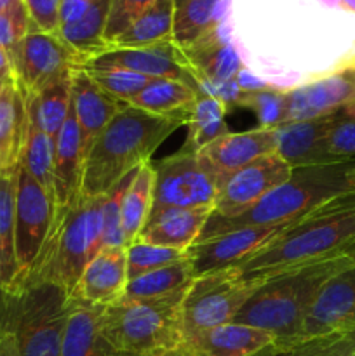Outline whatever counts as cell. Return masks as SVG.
Segmentation results:
<instances>
[{"mask_svg": "<svg viewBox=\"0 0 355 356\" xmlns=\"http://www.w3.org/2000/svg\"><path fill=\"white\" fill-rule=\"evenodd\" d=\"M94 0H61V10H59V28L77 23L84 14L87 13Z\"/></svg>", "mask_w": 355, "mask_h": 356, "instance_id": "cell-47", "label": "cell"}, {"mask_svg": "<svg viewBox=\"0 0 355 356\" xmlns=\"http://www.w3.org/2000/svg\"><path fill=\"white\" fill-rule=\"evenodd\" d=\"M274 152H277L275 129L258 127L246 132H226L198 149L197 156L202 165L216 177L221 190L233 172Z\"/></svg>", "mask_w": 355, "mask_h": 356, "instance_id": "cell-17", "label": "cell"}, {"mask_svg": "<svg viewBox=\"0 0 355 356\" xmlns=\"http://www.w3.org/2000/svg\"><path fill=\"white\" fill-rule=\"evenodd\" d=\"M327 153L331 159L355 160V101L345 106L343 117L327 136Z\"/></svg>", "mask_w": 355, "mask_h": 356, "instance_id": "cell-42", "label": "cell"}, {"mask_svg": "<svg viewBox=\"0 0 355 356\" xmlns=\"http://www.w3.org/2000/svg\"><path fill=\"white\" fill-rule=\"evenodd\" d=\"M303 351L315 356H355V343L341 336H327L319 339L301 341L294 344Z\"/></svg>", "mask_w": 355, "mask_h": 356, "instance_id": "cell-45", "label": "cell"}, {"mask_svg": "<svg viewBox=\"0 0 355 356\" xmlns=\"http://www.w3.org/2000/svg\"><path fill=\"white\" fill-rule=\"evenodd\" d=\"M197 83L180 79H153L131 101V106L155 115H171L190 111L198 97Z\"/></svg>", "mask_w": 355, "mask_h": 356, "instance_id": "cell-31", "label": "cell"}, {"mask_svg": "<svg viewBox=\"0 0 355 356\" xmlns=\"http://www.w3.org/2000/svg\"><path fill=\"white\" fill-rule=\"evenodd\" d=\"M6 86H7V82H6V80H2V79H0V94L3 92V89H6Z\"/></svg>", "mask_w": 355, "mask_h": 356, "instance_id": "cell-57", "label": "cell"}, {"mask_svg": "<svg viewBox=\"0 0 355 356\" xmlns=\"http://www.w3.org/2000/svg\"><path fill=\"white\" fill-rule=\"evenodd\" d=\"M0 79L6 80V82L14 80L13 61H10V56L2 47H0Z\"/></svg>", "mask_w": 355, "mask_h": 356, "instance_id": "cell-49", "label": "cell"}, {"mask_svg": "<svg viewBox=\"0 0 355 356\" xmlns=\"http://www.w3.org/2000/svg\"><path fill=\"white\" fill-rule=\"evenodd\" d=\"M23 0H0V13H9V10L23 7Z\"/></svg>", "mask_w": 355, "mask_h": 356, "instance_id": "cell-52", "label": "cell"}, {"mask_svg": "<svg viewBox=\"0 0 355 356\" xmlns=\"http://www.w3.org/2000/svg\"><path fill=\"white\" fill-rule=\"evenodd\" d=\"M341 337H345V339H348V341H354L355 343V330H352V332L345 334V336H341Z\"/></svg>", "mask_w": 355, "mask_h": 356, "instance_id": "cell-56", "label": "cell"}, {"mask_svg": "<svg viewBox=\"0 0 355 356\" xmlns=\"http://www.w3.org/2000/svg\"><path fill=\"white\" fill-rule=\"evenodd\" d=\"M54 200L19 165L16 186V259L17 277L14 291H23L38 257L47 243L54 222Z\"/></svg>", "mask_w": 355, "mask_h": 356, "instance_id": "cell-9", "label": "cell"}, {"mask_svg": "<svg viewBox=\"0 0 355 356\" xmlns=\"http://www.w3.org/2000/svg\"><path fill=\"white\" fill-rule=\"evenodd\" d=\"M138 169L122 177L106 195L103 202V249L127 247V240L122 229V198L127 191L129 184L134 179Z\"/></svg>", "mask_w": 355, "mask_h": 356, "instance_id": "cell-39", "label": "cell"}, {"mask_svg": "<svg viewBox=\"0 0 355 356\" xmlns=\"http://www.w3.org/2000/svg\"><path fill=\"white\" fill-rule=\"evenodd\" d=\"M33 30L58 35L61 0H23Z\"/></svg>", "mask_w": 355, "mask_h": 356, "instance_id": "cell-44", "label": "cell"}, {"mask_svg": "<svg viewBox=\"0 0 355 356\" xmlns=\"http://www.w3.org/2000/svg\"><path fill=\"white\" fill-rule=\"evenodd\" d=\"M187 356H197V355H194V353H190V351L187 350Z\"/></svg>", "mask_w": 355, "mask_h": 356, "instance_id": "cell-59", "label": "cell"}, {"mask_svg": "<svg viewBox=\"0 0 355 356\" xmlns=\"http://www.w3.org/2000/svg\"><path fill=\"white\" fill-rule=\"evenodd\" d=\"M345 106L324 117L305 122H289L275 129L277 134V153L291 167L322 165L333 163L327 153V136L331 129L343 117ZM341 162V160H340Z\"/></svg>", "mask_w": 355, "mask_h": 356, "instance_id": "cell-19", "label": "cell"}, {"mask_svg": "<svg viewBox=\"0 0 355 356\" xmlns=\"http://www.w3.org/2000/svg\"><path fill=\"white\" fill-rule=\"evenodd\" d=\"M90 79L115 99L122 103H131L143 89L150 83L148 76L125 70H86Z\"/></svg>", "mask_w": 355, "mask_h": 356, "instance_id": "cell-40", "label": "cell"}, {"mask_svg": "<svg viewBox=\"0 0 355 356\" xmlns=\"http://www.w3.org/2000/svg\"><path fill=\"white\" fill-rule=\"evenodd\" d=\"M75 72V70H73ZM61 76L33 94H26L28 120L56 139L72 110V75Z\"/></svg>", "mask_w": 355, "mask_h": 356, "instance_id": "cell-27", "label": "cell"}, {"mask_svg": "<svg viewBox=\"0 0 355 356\" xmlns=\"http://www.w3.org/2000/svg\"><path fill=\"white\" fill-rule=\"evenodd\" d=\"M110 6L111 0H94L93 6L77 23L59 28L58 37L82 56V63L90 56L104 51L103 35Z\"/></svg>", "mask_w": 355, "mask_h": 356, "instance_id": "cell-34", "label": "cell"}, {"mask_svg": "<svg viewBox=\"0 0 355 356\" xmlns=\"http://www.w3.org/2000/svg\"><path fill=\"white\" fill-rule=\"evenodd\" d=\"M352 330H355V263L334 275L320 289L306 313L299 343L345 336Z\"/></svg>", "mask_w": 355, "mask_h": 356, "instance_id": "cell-14", "label": "cell"}, {"mask_svg": "<svg viewBox=\"0 0 355 356\" xmlns=\"http://www.w3.org/2000/svg\"><path fill=\"white\" fill-rule=\"evenodd\" d=\"M146 356H187V348H174V350H160V351H153V353L146 355Z\"/></svg>", "mask_w": 355, "mask_h": 356, "instance_id": "cell-51", "label": "cell"}, {"mask_svg": "<svg viewBox=\"0 0 355 356\" xmlns=\"http://www.w3.org/2000/svg\"><path fill=\"white\" fill-rule=\"evenodd\" d=\"M7 294V292H6ZM19 356H61L70 299L52 284H33L7 294Z\"/></svg>", "mask_w": 355, "mask_h": 356, "instance_id": "cell-7", "label": "cell"}, {"mask_svg": "<svg viewBox=\"0 0 355 356\" xmlns=\"http://www.w3.org/2000/svg\"><path fill=\"white\" fill-rule=\"evenodd\" d=\"M153 170L155 186L152 211L166 207H214L219 184L202 165L197 153L180 149L155 163Z\"/></svg>", "mask_w": 355, "mask_h": 356, "instance_id": "cell-10", "label": "cell"}, {"mask_svg": "<svg viewBox=\"0 0 355 356\" xmlns=\"http://www.w3.org/2000/svg\"><path fill=\"white\" fill-rule=\"evenodd\" d=\"M104 195L80 197L79 202L52 225L47 243L24 287L52 284L72 296L87 264L103 249Z\"/></svg>", "mask_w": 355, "mask_h": 356, "instance_id": "cell-6", "label": "cell"}, {"mask_svg": "<svg viewBox=\"0 0 355 356\" xmlns=\"http://www.w3.org/2000/svg\"><path fill=\"white\" fill-rule=\"evenodd\" d=\"M274 343L270 332L230 322L187 337L184 348L197 356H256Z\"/></svg>", "mask_w": 355, "mask_h": 356, "instance_id": "cell-23", "label": "cell"}, {"mask_svg": "<svg viewBox=\"0 0 355 356\" xmlns=\"http://www.w3.org/2000/svg\"><path fill=\"white\" fill-rule=\"evenodd\" d=\"M127 252V278L132 280L136 277L148 273V271L159 270V268L169 266V264L180 263L188 259V250L171 249V247L153 245V243L134 242L125 247Z\"/></svg>", "mask_w": 355, "mask_h": 356, "instance_id": "cell-37", "label": "cell"}, {"mask_svg": "<svg viewBox=\"0 0 355 356\" xmlns=\"http://www.w3.org/2000/svg\"><path fill=\"white\" fill-rule=\"evenodd\" d=\"M16 186L17 170L0 176V292L14 291L16 259Z\"/></svg>", "mask_w": 355, "mask_h": 356, "instance_id": "cell-28", "label": "cell"}, {"mask_svg": "<svg viewBox=\"0 0 355 356\" xmlns=\"http://www.w3.org/2000/svg\"><path fill=\"white\" fill-rule=\"evenodd\" d=\"M230 0H174L173 44L187 49L225 23Z\"/></svg>", "mask_w": 355, "mask_h": 356, "instance_id": "cell-26", "label": "cell"}, {"mask_svg": "<svg viewBox=\"0 0 355 356\" xmlns=\"http://www.w3.org/2000/svg\"><path fill=\"white\" fill-rule=\"evenodd\" d=\"M26 122V101L16 80H10L0 94V176L19 169Z\"/></svg>", "mask_w": 355, "mask_h": 356, "instance_id": "cell-25", "label": "cell"}, {"mask_svg": "<svg viewBox=\"0 0 355 356\" xmlns=\"http://www.w3.org/2000/svg\"><path fill=\"white\" fill-rule=\"evenodd\" d=\"M341 9L355 13V0H341Z\"/></svg>", "mask_w": 355, "mask_h": 356, "instance_id": "cell-53", "label": "cell"}, {"mask_svg": "<svg viewBox=\"0 0 355 356\" xmlns=\"http://www.w3.org/2000/svg\"><path fill=\"white\" fill-rule=\"evenodd\" d=\"M352 190H355V160L292 167L287 181L274 188L244 214L228 219L211 216L195 243L205 242L244 226L296 221L319 205Z\"/></svg>", "mask_w": 355, "mask_h": 356, "instance_id": "cell-4", "label": "cell"}, {"mask_svg": "<svg viewBox=\"0 0 355 356\" xmlns=\"http://www.w3.org/2000/svg\"><path fill=\"white\" fill-rule=\"evenodd\" d=\"M84 70H125L148 79H180L195 82L190 65L173 42L132 49H104L82 63Z\"/></svg>", "mask_w": 355, "mask_h": 356, "instance_id": "cell-15", "label": "cell"}, {"mask_svg": "<svg viewBox=\"0 0 355 356\" xmlns=\"http://www.w3.org/2000/svg\"><path fill=\"white\" fill-rule=\"evenodd\" d=\"M285 124L324 117L355 101V70L348 63L329 75L285 92Z\"/></svg>", "mask_w": 355, "mask_h": 356, "instance_id": "cell-16", "label": "cell"}, {"mask_svg": "<svg viewBox=\"0 0 355 356\" xmlns=\"http://www.w3.org/2000/svg\"><path fill=\"white\" fill-rule=\"evenodd\" d=\"M0 356H19L7 308V294L0 292Z\"/></svg>", "mask_w": 355, "mask_h": 356, "instance_id": "cell-46", "label": "cell"}, {"mask_svg": "<svg viewBox=\"0 0 355 356\" xmlns=\"http://www.w3.org/2000/svg\"><path fill=\"white\" fill-rule=\"evenodd\" d=\"M153 186H155V170L152 162H146L139 167L122 198V229L127 245L138 238L148 221L153 205Z\"/></svg>", "mask_w": 355, "mask_h": 356, "instance_id": "cell-32", "label": "cell"}, {"mask_svg": "<svg viewBox=\"0 0 355 356\" xmlns=\"http://www.w3.org/2000/svg\"><path fill=\"white\" fill-rule=\"evenodd\" d=\"M181 52L190 65V73L195 82H228L235 80L242 72V59L235 45L225 35L223 24Z\"/></svg>", "mask_w": 355, "mask_h": 356, "instance_id": "cell-24", "label": "cell"}, {"mask_svg": "<svg viewBox=\"0 0 355 356\" xmlns=\"http://www.w3.org/2000/svg\"><path fill=\"white\" fill-rule=\"evenodd\" d=\"M188 287L157 298H125L103 308L101 337L111 356H146L184 346L183 302Z\"/></svg>", "mask_w": 355, "mask_h": 356, "instance_id": "cell-5", "label": "cell"}, {"mask_svg": "<svg viewBox=\"0 0 355 356\" xmlns=\"http://www.w3.org/2000/svg\"><path fill=\"white\" fill-rule=\"evenodd\" d=\"M296 221H287L282 225L244 226L205 242L195 243L188 249L195 277L226 270V268L242 266L256 254H260L265 247L270 245L285 229L291 228Z\"/></svg>", "mask_w": 355, "mask_h": 356, "instance_id": "cell-12", "label": "cell"}, {"mask_svg": "<svg viewBox=\"0 0 355 356\" xmlns=\"http://www.w3.org/2000/svg\"><path fill=\"white\" fill-rule=\"evenodd\" d=\"M292 167L277 152L242 167L226 179L214 202L216 218H237L249 211L265 195L287 181Z\"/></svg>", "mask_w": 355, "mask_h": 356, "instance_id": "cell-13", "label": "cell"}, {"mask_svg": "<svg viewBox=\"0 0 355 356\" xmlns=\"http://www.w3.org/2000/svg\"><path fill=\"white\" fill-rule=\"evenodd\" d=\"M345 252H355V190L301 216L270 245L237 268L242 280L265 282L291 268Z\"/></svg>", "mask_w": 355, "mask_h": 356, "instance_id": "cell-2", "label": "cell"}, {"mask_svg": "<svg viewBox=\"0 0 355 356\" xmlns=\"http://www.w3.org/2000/svg\"><path fill=\"white\" fill-rule=\"evenodd\" d=\"M82 145L73 106L56 136L54 165H52V186H54V222L59 221L80 198L84 172ZM52 222V225H54Z\"/></svg>", "mask_w": 355, "mask_h": 356, "instance_id": "cell-20", "label": "cell"}, {"mask_svg": "<svg viewBox=\"0 0 355 356\" xmlns=\"http://www.w3.org/2000/svg\"><path fill=\"white\" fill-rule=\"evenodd\" d=\"M226 108L228 106L216 97L198 94L194 106L190 108L187 122L188 134L181 149L197 153L205 145L225 136L228 132V125L225 120Z\"/></svg>", "mask_w": 355, "mask_h": 356, "instance_id": "cell-33", "label": "cell"}, {"mask_svg": "<svg viewBox=\"0 0 355 356\" xmlns=\"http://www.w3.org/2000/svg\"><path fill=\"white\" fill-rule=\"evenodd\" d=\"M30 30L31 23L24 6L9 13H0V47L9 56H13L17 44Z\"/></svg>", "mask_w": 355, "mask_h": 356, "instance_id": "cell-43", "label": "cell"}, {"mask_svg": "<svg viewBox=\"0 0 355 356\" xmlns=\"http://www.w3.org/2000/svg\"><path fill=\"white\" fill-rule=\"evenodd\" d=\"M274 346H275V343H274ZM275 350H277L278 356H315V355L306 353V351H303L301 348H298V346H291V348H277V346H275Z\"/></svg>", "mask_w": 355, "mask_h": 356, "instance_id": "cell-50", "label": "cell"}, {"mask_svg": "<svg viewBox=\"0 0 355 356\" xmlns=\"http://www.w3.org/2000/svg\"><path fill=\"white\" fill-rule=\"evenodd\" d=\"M261 284V280H242L237 266L195 277L183 302L184 341L194 334L233 322Z\"/></svg>", "mask_w": 355, "mask_h": 356, "instance_id": "cell-8", "label": "cell"}, {"mask_svg": "<svg viewBox=\"0 0 355 356\" xmlns=\"http://www.w3.org/2000/svg\"><path fill=\"white\" fill-rule=\"evenodd\" d=\"M155 0H111L108 13L106 28H104L103 42L104 49L117 37H120Z\"/></svg>", "mask_w": 355, "mask_h": 356, "instance_id": "cell-41", "label": "cell"}, {"mask_svg": "<svg viewBox=\"0 0 355 356\" xmlns=\"http://www.w3.org/2000/svg\"><path fill=\"white\" fill-rule=\"evenodd\" d=\"M214 207H166L152 211L136 240L171 249L188 250L200 235Z\"/></svg>", "mask_w": 355, "mask_h": 356, "instance_id": "cell-22", "label": "cell"}, {"mask_svg": "<svg viewBox=\"0 0 355 356\" xmlns=\"http://www.w3.org/2000/svg\"><path fill=\"white\" fill-rule=\"evenodd\" d=\"M174 0H155L106 49H132L173 42Z\"/></svg>", "mask_w": 355, "mask_h": 356, "instance_id": "cell-30", "label": "cell"}, {"mask_svg": "<svg viewBox=\"0 0 355 356\" xmlns=\"http://www.w3.org/2000/svg\"><path fill=\"white\" fill-rule=\"evenodd\" d=\"M256 356H278V353H277V350H275L274 344H271L270 348H267V350H263L261 353H258Z\"/></svg>", "mask_w": 355, "mask_h": 356, "instance_id": "cell-55", "label": "cell"}, {"mask_svg": "<svg viewBox=\"0 0 355 356\" xmlns=\"http://www.w3.org/2000/svg\"><path fill=\"white\" fill-rule=\"evenodd\" d=\"M322 6L326 7H331V9H334V7H340L341 9V0H319Z\"/></svg>", "mask_w": 355, "mask_h": 356, "instance_id": "cell-54", "label": "cell"}, {"mask_svg": "<svg viewBox=\"0 0 355 356\" xmlns=\"http://www.w3.org/2000/svg\"><path fill=\"white\" fill-rule=\"evenodd\" d=\"M237 83H239L240 89L244 90V92H251V90H260V89H265V83L261 82L260 79H256V76H253L251 73L247 72H240L239 75H237Z\"/></svg>", "mask_w": 355, "mask_h": 356, "instance_id": "cell-48", "label": "cell"}, {"mask_svg": "<svg viewBox=\"0 0 355 356\" xmlns=\"http://www.w3.org/2000/svg\"><path fill=\"white\" fill-rule=\"evenodd\" d=\"M10 61L14 80L26 96L80 68L82 56L65 44L58 35L31 28L17 44Z\"/></svg>", "mask_w": 355, "mask_h": 356, "instance_id": "cell-11", "label": "cell"}, {"mask_svg": "<svg viewBox=\"0 0 355 356\" xmlns=\"http://www.w3.org/2000/svg\"><path fill=\"white\" fill-rule=\"evenodd\" d=\"M72 106L79 125L82 155L86 159L94 141L125 103L108 96L86 70L77 68L72 75Z\"/></svg>", "mask_w": 355, "mask_h": 356, "instance_id": "cell-21", "label": "cell"}, {"mask_svg": "<svg viewBox=\"0 0 355 356\" xmlns=\"http://www.w3.org/2000/svg\"><path fill=\"white\" fill-rule=\"evenodd\" d=\"M101 313L103 308H90L70 301L61 356H111L101 337Z\"/></svg>", "mask_w": 355, "mask_h": 356, "instance_id": "cell-29", "label": "cell"}, {"mask_svg": "<svg viewBox=\"0 0 355 356\" xmlns=\"http://www.w3.org/2000/svg\"><path fill=\"white\" fill-rule=\"evenodd\" d=\"M354 263L355 252H345L275 275L258 287L233 322L270 332L277 348L294 346L320 289Z\"/></svg>", "mask_w": 355, "mask_h": 356, "instance_id": "cell-3", "label": "cell"}, {"mask_svg": "<svg viewBox=\"0 0 355 356\" xmlns=\"http://www.w3.org/2000/svg\"><path fill=\"white\" fill-rule=\"evenodd\" d=\"M127 282L125 247L101 249L82 271L68 299L90 308H106L124 296Z\"/></svg>", "mask_w": 355, "mask_h": 356, "instance_id": "cell-18", "label": "cell"}, {"mask_svg": "<svg viewBox=\"0 0 355 356\" xmlns=\"http://www.w3.org/2000/svg\"><path fill=\"white\" fill-rule=\"evenodd\" d=\"M237 106H244L256 115L261 129H277L285 124V106L287 97L285 92L265 87L260 90L244 92Z\"/></svg>", "mask_w": 355, "mask_h": 356, "instance_id": "cell-38", "label": "cell"}, {"mask_svg": "<svg viewBox=\"0 0 355 356\" xmlns=\"http://www.w3.org/2000/svg\"><path fill=\"white\" fill-rule=\"evenodd\" d=\"M348 63V65H350L352 66V68H354L355 70V56H354V58H352L350 59V61H347Z\"/></svg>", "mask_w": 355, "mask_h": 356, "instance_id": "cell-58", "label": "cell"}, {"mask_svg": "<svg viewBox=\"0 0 355 356\" xmlns=\"http://www.w3.org/2000/svg\"><path fill=\"white\" fill-rule=\"evenodd\" d=\"M188 115L190 111L155 115L125 104L87 153L80 197L106 195L122 177L150 162L157 148L187 125Z\"/></svg>", "mask_w": 355, "mask_h": 356, "instance_id": "cell-1", "label": "cell"}, {"mask_svg": "<svg viewBox=\"0 0 355 356\" xmlns=\"http://www.w3.org/2000/svg\"><path fill=\"white\" fill-rule=\"evenodd\" d=\"M190 256V254H188ZM195 273L190 257L159 270L136 277L127 282L124 296L125 298H157V296L173 294L190 287Z\"/></svg>", "mask_w": 355, "mask_h": 356, "instance_id": "cell-35", "label": "cell"}, {"mask_svg": "<svg viewBox=\"0 0 355 356\" xmlns=\"http://www.w3.org/2000/svg\"><path fill=\"white\" fill-rule=\"evenodd\" d=\"M54 152L56 139L42 132L28 120L19 165L51 195L52 200H54V186H52Z\"/></svg>", "mask_w": 355, "mask_h": 356, "instance_id": "cell-36", "label": "cell"}]
</instances>
